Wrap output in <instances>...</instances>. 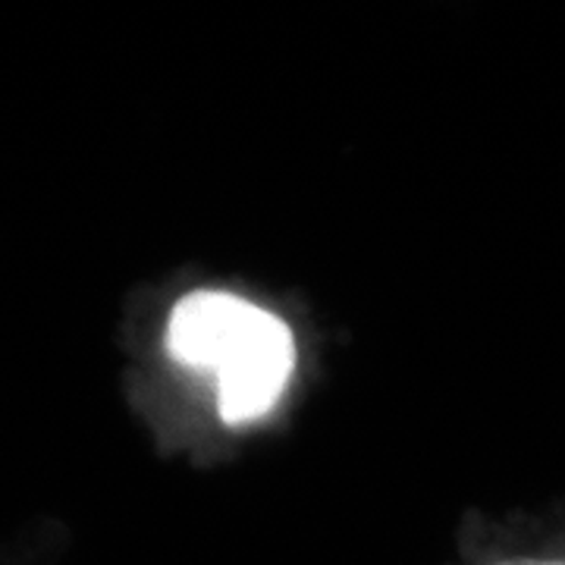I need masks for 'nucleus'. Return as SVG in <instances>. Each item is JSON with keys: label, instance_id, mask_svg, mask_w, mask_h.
I'll return each mask as SVG.
<instances>
[{"label": "nucleus", "instance_id": "nucleus-1", "mask_svg": "<svg viewBox=\"0 0 565 565\" xmlns=\"http://www.w3.org/2000/svg\"><path fill=\"white\" fill-rule=\"evenodd\" d=\"M167 352L185 367L217 374V412L226 424L262 418L296 364L289 323L221 289L189 292L173 308Z\"/></svg>", "mask_w": 565, "mask_h": 565}, {"label": "nucleus", "instance_id": "nucleus-2", "mask_svg": "<svg viewBox=\"0 0 565 565\" xmlns=\"http://www.w3.org/2000/svg\"><path fill=\"white\" fill-rule=\"evenodd\" d=\"M497 565H565V550H546V553H519Z\"/></svg>", "mask_w": 565, "mask_h": 565}]
</instances>
